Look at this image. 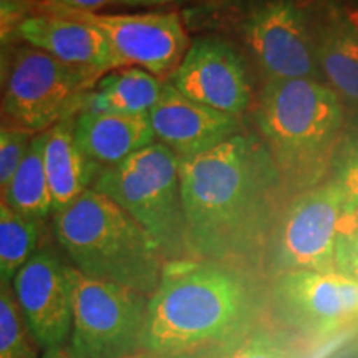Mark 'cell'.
Listing matches in <instances>:
<instances>
[{"mask_svg": "<svg viewBox=\"0 0 358 358\" xmlns=\"http://www.w3.org/2000/svg\"><path fill=\"white\" fill-rule=\"evenodd\" d=\"M32 140L34 134L0 124V201Z\"/></svg>", "mask_w": 358, "mask_h": 358, "instance_id": "24", "label": "cell"}, {"mask_svg": "<svg viewBox=\"0 0 358 358\" xmlns=\"http://www.w3.org/2000/svg\"><path fill=\"white\" fill-rule=\"evenodd\" d=\"M179 171L192 257L239 267L266 252L284 179L262 138L237 131Z\"/></svg>", "mask_w": 358, "mask_h": 358, "instance_id": "1", "label": "cell"}, {"mask_svg": "<svg viewBox=\"0 0 358 358\" xmlns=\"http://www.w3.org/2000/svg\"><path fill=\"white\" fill-rule=\"evenodd\" d=\"M50 226L65 259L83 275L148 297L156 292L168 261L153 237L105 194L85 191Z\"/></svg>", "mask_w": 358, "mask_h": 358, "instance_id": "3", "label": "cell"}, {"mask_svg": "<svg viewBox=\"0 0 358 358\" xmlns=\"http://www.w3.org/2000/svg\"><path fill=\"white\" fill-rule=\"evenodd\" d=\"M2 203L22 216L52 221L53 204L43 166L42 134L34 136L8 182Z\"/></svg>", "mask_w": 358, "mask_h": 358, "instance_id": "20", "label": "cell"}, {"mask_svg": "<svg viewBox=\"0 0 358 358\" xmlns=\"http://www.w3.org/2000/svg\"><path fill=\"white\" fill-rule=\"evenodd\" d=\"M337 92L313 78L271 80L264 85L254 120L284 181L315 171L342 127Z\"/></svg>", "mask_w": 358, "mask_h": 358, "instance_id": "4", "label": "cell"}, {"mask_svg": "<svg viewBox=\"0 0 358 358\" xmlns=\"http://www.w3.org/2000/svg\"><path fill=\"white\" fill-rule=\"evenodd\" d=\"M42 358H70V357L66 355L65 352H62V353H58V355H55V357H42Z\"/></svg>", "mask_w": 358, "mask_h": 358, "instance_id": "32", "label": "cell"}, {"mask_svg": "<svg viewBox=\"0 0 358 358\" xmlns=\"http://www.w3.org/2000/svg\"><path fill=\"white\" fill-rule=\"evenodd\" d=\"M12 47H13V45H7V47H0V103H2L3 92H6V85H7V78H8V70H10Z\"/></svg>", "mask_w": 358, "mask_h": 358, "instance_id": "30", "label": "cell"}, {"mask_svg": "<svg viewBox=\"0 0 358 358\" xmlns=\"http://www.w3.org/2000/svg\"><path fill=\"white\" fill-rule=\"evenodd\" d=\"M271 303L285 329L329 337L358 315V282L335 271L284 272L272 280Z\"/></svg>", "mask_w": 358, "mask_h": 358, "instance_id": "11", "label": "cell"}, {"mask_svg": "<svg viewBox=\"0 0 358 358\" xmlns=\"http://www.w3.org/2000/svg\"><path fill=\"white\" fill-rule=\"evenodd\" d=\"M211 7L224 12L266 82L313 78L310 17L299 0H229Z\"/></svg>", "mask_w": 358, "mask_h": 358, "instance_id": "8", "label": "cell"}, {"mask_svg": "<svg viewBox=\"0 0 358 358\" xmlns=\"http://www.w3.org/2000/svg\"><path fill=\"white\" fill-rule=\"evenodd\" d=\"M355 17H357V20H358V12H355Z\"/></svg>", "mask_w": 358, "mask_h": 358, "instance_id": "33", "label": "cell"}, {"mask_svg": "<svg viewBox=\"0 0 358 358\" xmlns=\"http://www.w3.org/2000/svg\"><path fill=\"white\" fill-rule=\"evenodd\" d=\"M52 237V226L43 219L22 216L0 201V280L13 277Z\"/></svg>", "mask_w": 358, "mask_h": 358, "instance_id": "21", "label": "cell"}, {"mask_svg": "<svg viewBox=\"0 0 358 358\" xmlns=\"http://www.w3.org/2000/svg\"><path fill=\"white\" fill-rule=\"evenodd\" d=\"M262 301L236 266L166 262L150 297L140 358H173L234 340L261 324Z\"/></svg>", "mask_w": 358, "mask_h": 358, "instance_id": "2", "label": "cell"}, {"mask_svg": "<svg viewBox=\"0 0 358 358\" xmlns=\"http://www.w3.org/2000/svg\"><path fill=\"white\" fill-rule=\"evenodd\" d=\"M75 136L82 153L101 171L122 164L129 156L155 143L148 116L80 111Z\"/></svg>", "mask_w": 358, "mask_h": 358, "instance_id": "16", "label": "cell"}, {"mask_svg": "<svg viewBox=\"0 0 358 358\" xmlns=\"http://www.w3.org/2000/svg\"><path fill=\"white\" fill-rule=\"evenodd\" d=\"M20 42L32 45L70 66L93 71L98 77L116 69L106 38L93 25L69 13L42 10L20 27Z\"/></svg>", "mask_w": 358, "mask_h": 358, "instance_id": "15", "label": "cell"}, {"mask_svg": "<svg viewBox=\"0 0 358 358\" xmlns=\"http://www.w3.org/2000/svg\"><path fill=\"white\" fill-rule=\"evenodd\" d=\"M12 289L42 357L65 352L73 324V302L69 261L53 236L17 272Z\"/></svg>", "mask_w": 358, "mask_h": 358, "instance_id": "12", "label": "cell"}, {"mask_svg": "<svg viewBox=\"0 0 358 358\" xmlns=\"http://www.w3.org/2000/svg\"><path fill=\"white\" fill-rule=\"evenodd\" d=\"M313 50L317 65L332 83L337 95L358 105V20L355 13L325 6L319 19L312 20Z\"/></svg>", "mask_w": 358, "mask_h": 358, "instance_id": "17", "label": "cell"}, {"mask_svg": "<svg viewBox=\"0 0 358 358\" xmlns=\"http://www.w3.org/2000/svg\"><path fill=\"white\" fill-rule=\"evenodd\" d=\"M78 116V115H77ZM77 116L64 120L42 134L43 166L50 187L53 216L77 201L95 185L100 169L80 150L75 124Z\"/></svg>", "mask_w": 358, "mask_h": 358, "instance_id": "18", "label": "cell"}, {"mask_svg": "<svg viewBox=\"0 0 358 358\" xmlns=\"http://www.w3.org/2000/svg\"><path fill=\"white\" fill-rule=\"evenodd\" d=\"M179 163L171 150L155 141L101 171L93 185L153 237L168 262L192 259Z\"/></svg>", "mask_w": 358, "mask_h": 358, "instance_id": "5", "label": "cell"}, {"mask_svg": "<svg viewBox=\"0 0 358 358\" xmlns=\"http://www.w3.org/2000/svg\"><path fill=\"white\" fill-rule=\"evenodd\" d=\"M357 2H358V0H357Z\"/></svg>", "mask_w": 358, "mask_h": 358, "instance_id": "34", "label": "cell"}, {"mask_svg": "<svg viewBox=\"0 0 358 358\" xmlns=\"http://www.w3.org/2000/svg\"><path fill=\"white\" fill-rule=\"evenodd\" d=\"M168 82L189 100L239 118L250 105V82L243 58L221 37L191 38L181 65Z\"/></svg>", "mask_w": 358, "mask_h": 358, "instance_id": "13", "label": "cell"}, {"mask_svg": "<svg viewBox=\"0 0 358 358\" xmlns=\"http://www.w3.org/2000/svg\"><path fill=\"white\" fill-rule=\"evenodd\" d=\"M42 10L100 13L105 8L120 7V0H37Z\"/></svg>", "mask_w": 358, "mask_h": 358, "instance_id": "28", "label": "cell"}, {"mask_svg": "<svg viewBox=\"0 0 358 358\" xmlns=\"http://www.w3.org/2000/svg\"><path fill=\"white\" fill-rule=\"evenodd\" d=\"M0 358H42L12 284L0 280Z\"/></svg>", "mask_w": 358, "mask_h": 358, "instance_id": "23", "label": "cell"}, {"mask_svg": "<svg viewBox=\"0 0 358 358\" xmlns=\"http://www.w3.org/2000/svg\"><path fill=\"white\" fill-rule=\"evenodd\" d=\"M173 358H302L292 338L261 322L229 342Z\"/></svg>", "mask_w": 358, "mask_h": 358, "instance_id": "22", "label": "cell"}, {"mask_svg": "<svg viewBox=\"0 0 358 358\" xmlns=\"http://www.w3.org/2000/svg\"><path fill=\"white\" fill-rule=\"evenodd\" d=\"M60 12V10H52ZM93 25L108 42L116 69L138 66L168 80L191 45L189 30L178 10L128 13L60 12Z\"/></svg>", "mask_w": 358, "mask_h": 358, "instance_id": "10", "label": "cell"}, {"mask_svg": "<svg viewBox=\"0 0 358 358\" xmlns=\"http://www.w3.org/2000/svg\"><path fill=\"white\" fill-rule=\"evenodd\" d=\"M334 268L338 274L358 282V226L343 222L335 244Z\"/></svg>", "mask_w": 358, "mask_h": 358, "instance_id": "26", "label": "cell"}, {"mask_svg": "<svg viewBox=\"0 0 358 358\" xmlns=\"http://www.w3.org/2000/svg\"><path fill=\"white\" fill-rule=\"evenodd\" d=\"M73 324L70 358H140L150 297L83 275L69 262Z\"/></svg>", "mask_w": 358, "mask_h": 358, "instance_id": "7", "label": "cell"}, {"mask_svg": "<svg viewBox=\"0 0 358 358\" xmlns=\"http://www.w3.org/2000/svg\"><path fill=\"white\" fill-rule=\"evenodd\" d=\"M166 80L138 66H122L105 73L90 92L87 111L148 116L158 103ZM82 110V111H83Z\"/></svg>", "mask_w": 358, "mask_h": 358, "instance_id": "19", "label": "cell"}, {"mask_svg": "<svg viewBox=\"0 0 358 358\" xmlns=\"http://www.w3.org/2000/svg\"><path fill=\"white\" fill-rule=\"evenodd\" d=\"M345 219H348V221H352L350 224H355V226H358V211L353 214V216H350V217H345Z\"/></svg>", "mask_w": 358, "mask_h": 358, "instance_id": "31", "label": "cell"}, {"mask_svg": "<svg viewBox=\"0 0 358 358\" xmlns=\"http://www.w3.org/2000/svg\"><path fill=\"white\" fill-rule=\"evenodd\" d=\"M37 12V0H0V47L19 43L20 27Z\"/></svg>", "mask_w": 358, "mask_h": 358, "instance_id": "25", "label": "cell"}, {"mask_svg": "<svg viewBox=\"0 0 358 358\" xmlns=\"http://www.w3.org/2000/svg\"><path fill=\"white\" fill-rule=\"evenodd\" d=\"M343 221V194L335 181L294 198L280 211L268 237L266 256L272 275L335 271V244Z\"/></svg>", "mask_w": 358, "mask_h": 358, "instance_id": "9", "label": "cell"}, {"mask_svg": "<svg viewBox=\"0 0 358 358\" xmlns=\"http://www.w3.org/2000/svg\"><path fill=\"white\" fill-rule=\"evenodd\" d=\"M100 78L93 71L66 65L32 45L15 43L0 103V124L34 136L45 133L77 116Z\"/></svg>", "mask_w": 358, "mask_h": 358, "instance_id": "6", "label": "cell"}, {"mask_svg": "<svg viewBox=\"0 0 358 358\" xmlns=\"http://www.w3.org/2000/svg\"><path fill=\"white\" fill-rule=\"evenodd\" d=\"M148 118L155 140L171 150L179 159L203 155L241 131L239 120L234 116L189 100L168 80Z\"/></svg>", "mask_w": 358, "mask_h": 358, "instance_id": "14", "label": "cell"}, {"mask_svg": "<svg viewBox=\"0 0 358 358\" xmlns=\"http://www.w3.org/2000/svg\"><path fill=\"white\" fill-rule=\"evenodd\" d=\"M191 2L196 0H120V7H171Z\"/></svg>", "mask_w": 358, "mask_h": 358, "instance_id": "29", "label": "cell"}, {"mask_svg": "<svg viewBox=\"0 0 358 358\" xmlns=\"http://www.w3.org/2000/svg\"><path fill=\"white\" fill-rule=\"evenodd\" d=\"M335 182L343 194L345 217H350L358 211V148L348 155L335 178Z\"/></svg>", "mask_w": 358, "mask_h": 358, "instance_id": "27", "label": "cell"}]
</instances>
